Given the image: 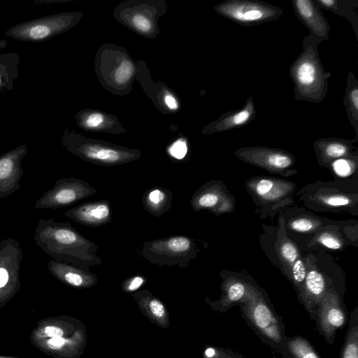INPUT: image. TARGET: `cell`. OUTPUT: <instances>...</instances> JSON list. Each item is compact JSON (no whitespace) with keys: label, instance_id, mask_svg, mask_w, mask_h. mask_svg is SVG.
I'll return each mask as SVG.
<instances>
[{"label":"cell","instance_id":"7402d4cb","mask_svg":"<svg viewBox=\"0 0 358 358\" xmlns=\"http://www.w3.org/2000/svg\"><path fill=\"white\" fill-rule=\"evenodd\" d=\"M296 17L306 26L309 34L319 43L329 38L331 26L313 0H292Z\"/></svg>","mask_w":358,"mask_h":358},{"label":"cell","instance_id":"484cf974","mask_svg":"<svg viewBox=\"0 0 358 358\" xmlns=\"http://www.w3.org/2000/svg\"><path fill=\"white\" fill-rule=\"evenodd\" d=\"M255 115L256 109L253 97L250 96L242 108L222 113L215 120L203 127L201 133L203 135H210L243 127L251 122Z\"/></svg>","mask_w":358,"mask_h":358},{"label":"cell","instance_id":"44dd1931","mask_svg":"<svg viewBox=\"0 0 358 358\" xmlns=\"http://www.w3.org/2000/svg\"><path fill=\"white\" fill-rule=\"evenodd\" d=\"M27 151L24 143L0 156V199L8 197L20 188L22 162Z\"/></svg>","mask_w":358,"mask_h":358},{"label":"cell","instance_id":"5b68a950","mask_svg":"<svg viewBox=\"0 0 358 358\" xmlns=\"http://www.w3.org/2000/svg\"><path fill=\"white\" fill-rule=\"evenodd\" d=\"M239 306L242 317L257 336L287 358H291L285 345V324L264 289L260 287Z\"/></svg>","mask_w":358,"mask_h":358},{"label":"cell","instance_id":"6da1fadb","mask_svg":"<svg viewBox=\"0 0 358 358\" xmlns=\"http://www.w3.org/2000/svg\"><path fill=\"white\" fill-rule=\"evenodd\" d=\"M34 242L44 252L58 262L90 271L101 265L98 246L80 234L69 222L41 218L34 230Z\"/></svg>","mask_w":358,"mask_h":358},{"label":"cell","instance_id":"52a82bcc","mask_svg":"<svg viewBox=\"0 0 358 358\" xmlns=\"http://www.w3.org/2000/svg\"><path fill=\"white\" fill-rule=\"evenodd\" d=\"M245 187L256 206L255 215L261 220L269 217L273 222L277 214L294 205L296 186L292 181L266 176H254L246 180Z\"/></svg>","mask_w":358,"mask_h":358},{"label":"cell","instance_id":"277c9868","mask_svg":"<svg viewBox=\"0 0 358 358\" xmlns=\"http://www.w3.org/2000/svg\"><path fill=\"white\" fill-rule=\"evenodd\" d=\"M94 70L101 85L113 95H129L137 74V63L123 47L105 43L97 49Z\"/></svg>","mask_w":358,"mask_h":358},{"label":"cell","instance_id":"4fadbf2b","mask_svg":"<svg viewBox=\"0 0 358 358\" xmlns=\"http://www.w3.org/2000/svg\"><path fill=\"white\" fill-rule=\"evenodd\" d=\"M342 291L331 287L318 303L315 312L317 329L329 345L334 344L337 330L344 328L348 320Z\"/></svg>","mask_w":358,"mask_h":358},{"label":"cell","instance_id":"4dcf8cb0","mask_svg":"<svg viewBox=\"0 0 358 358\" xmlns=\"http://www.w3.org/2000/svg\"><path fill=\"white\" fill-rule=\"evenodd\" d=\"M320 9L327 10L347 19L351 24L355 35L358 38V1L357 0H313Z\"/></svg>","mask_w":358,"mask_h":358},{"label":"cell","instance_id":"2e32d148","mask_svg":"<svg viewBox=\"0 0 358 358\" xmlns=\"http://www.w3.org/2000/svg\"><path fill=\"white\" fill-rule=\"evenodd\" d=\"M220 276L221 296L212 303L214 310L224 313L235 306L247 301L260 287L247 275L238 272L222 271Z\"/></svg>","mask_w":358,"mask_h":358},{"label":"cell","instance_id":"d6a6232c","mask_svg":"<svg viewBox=\"0 0 358 358\" xmlns=\"http://www.w3.org/2000/svg\"><path fill=\"white\" fill-rule=\"evenodd\" d=\"M20 57L17 53L0 54V90H11L18 77Z\"/></svg>","mask_w":358,"mask_h":358},{"label":"cell","instance_id":"ffe728a7","mask_svg":"<svg viewBox=\"0 0 358 358\" xmlns=\"http://www.w3.org/2000/svg\"><path fill=\"white\" fill-rule=\"evenodd\" d=\"M272 241V244L268 243L271 245L261 244L262 247L263 249L271 247L273 248L266 254L286 277L290 267L302 255V253L297 244L288 236L284 219L280 214L278 215V228L275 229V237Z\"/></svg>","mask_w":358,"mask_h":358},{"label":"cell","instance_id":"3957f363","mask_svg":"<svg viewBox=\"0 0 358 358\" xmlns=\"http://www.w3.org/2000/svg\"><path fill=\"white\" fill-rule=\"evenodd\" d=\"M358 180H317L295 192L308 209L317 212L358 215Z\"/></svg>","mask_w":358,"mask_h":358},{"label":"cell","instance_id":"83f0119b","mask_svg":"<svg viewBox=\"0 0 358 358\" xmlns=\"http://www.w3.org/2000/svg\"><path fill=\"white\" fill-rule=\"evenodd\" d=\"M50 273L58 280L76 287H90L96 282L95 274L80 268L50 259L48 262Z\"/></svg>","mask_w":358,"mask_h":358},{"label":"cell","instance_id":"7a4b0ae2","mask_svg":"<svg viewBox=\"0 0 358 358\" xmlns=\"http://www.w3.org/2000/svg\"><path fill=\"white\" fill-rule=\"evenodd\" d=\"M319 44L310 35L305 36L303 50L289 67L296 101L319 103L326 97L331 73L322 65Z\"/></svg>","mask_w":358,"mask_h":358},{"label":"cell","instance_id":"603a6c76","mask_svg":"<svg viewBox=\"0 0 358 358\" xmlns=\"http://www.w3.org/2000/svg\"><path fill=\"white\" fill-rule=\"evenodd\" d=\"M64 216L85 226L98 227L111 222V205L107 199L88 201L67 210Z\"/></svg>","mask_w":358,"mask_h":358},{"label":"cell","instance_id":"7bdbcfd3","mask_svg":"<svg viewBox=\"0 0 358 358\" xmlns=\"http://www.w3.org/2000/svg\"><path fill=\"white\" fill-rule=\"evenodd\" d=\"M0 358H19V357H13L0 356Z\"/></svg>","mask_w":358,"mask_h":358},{"label":"cell","instance_id":"ac0fdd59","mask_svg":"<svg viewBox=\"0 0 358 358\" xmlns=\"http://www.w3.org/2000/svg\"><path fill=\"white\" fill-rule=\"evenodd\" d=\"M190 206L195 212L207 210L220 216L234 210L236 199L223 181L211 180L194 192Z\"/></svg>","mask_w":358,"mask_h":358},{"label":"cell","instance_id":"74e56055","mask_svg":"<svg viewBox=\"0 0 358 358\" xmlns=\"http://www.w3.org/2000/svg\"><path fill=\"white\" fill-rule=\"evenodd\" d=\"M335 224L349 245L358 246V221L347 220L336 221Z\"/></svg>","mask_w":358,"mask_h":358},{"label":"cell","instance_id":"b9f144b4","mask_svg":"<svg viewBox=\"0 0 358 358\" xmlns=\"http://www.w3.org/2000/svg\"><path fill=\"white\" fill-rule=\"evenodd\" d=\"M149 309L152 314L157 318H162L165 315V309L163 304L156 299L149 300Z\"/></svg>","mask_w":358,"mask_h":358},{"label":"cell","instance_id":"cb8c5ba5","mask_svg":"<svg viewBox=\"0 0 358 358\" xmlns=\"http://www.w3.org/2000/svg\"><path fill=\"white\" fill-rule=\"evenodd\" d=\"M77 125L85 131L120 135L126 133L117 116L101 110L85 108L75 115Z\"/></svg>","mask_w":358,"mask_h":358},{"label":"cell","instance_id":"8fae6325","mask_svg":"<svg viewBox=\"0 0 358 358\" xmlns=\"http://www.w3.org/2000/svg\"><path fill=\"white\" fill-rule=\"evenodd\" d=\"M213 9L223 17L245 27L277 21L284 13L280 7L259 0H226Z\"/></svg>","mask_w":358,"mask_h":358},{"label":"cell","instance_id":"9c48e42d","mask_svg":"<svg viewBox=\"0 0 358 358\" xmlns=\"http://www.w3.org/2000/svg\"><path fill=\"white\" fill-rule=\"evenodd\" d=\"M168 10L165 0H126L113 10L115 20L147 39L155 38L160 32L159 20Z\"/></svg>","mask_w":358,"mask_h":358},{"label":"cell","instance_id":"e575fe53","mask_svg":"<svg viewBox=\"0 0 358 358\" xmlns=\"http://www.w3.org/2000/svg\"><path fill=\"white\" fill-rule=\"evenodd\" d=\"M327 169L335 179L357 180L352 179V176L357 178L358 155L336 159L329 166Z\"/></svg>","mask_w":358,"mask_h":358},{"label":"cell","instance_id":"8992f818","mask_svg":"<svg viewBox=\"0 0 358 358\" xmlns=\"http://www.w3.org/2000/svg\"><path fill=\"white\" fill-rule=\"evenodd\" d=\"M61 143L66 150L82 160L104 166L128 164L141 156L138 149L88 138L70 128L64 130Z\"/></svg>","mask_w":358,"mask_h":358},{"label":"cell","instance_id":"d6986e66","mask_svg":"<svg viewBox=\"0 0 358 358\" xmlns=\"http://www.w3.org/2000/svg\"><path fill=\"white\" fill-rule=\"evenodd\" d=\"M137 63L136 80L141 85L148 98L155 108L164 115L176 114L182 108L178 94L164 83L152 80L146 62L139 59Z\"/></svg>","mask_w":358,"mask_h":358},{"label":"cell","instance_id":"60d3db41","mask_svg":"<svg viewBox=\"0 0 358 358\" xmlns=\"http://www.w3.org/2000/svg\"><path fill=\"white\" fill-rule=\"evenodd\" d=\"M145 278L141 275H136L125 280L123 287L128 292H133L141 287L145 282Z\"/></svg>","mask_w":358,"mask_h":358},{"label":"cell","instance_id":"f35d334b","mask_svg":"<svg viewBox=\"0 0 358 358\" xmlns=\"http://www.w3.org/2000/svg\"><path fill=\"white\" fill-rule=\"evenodd\" d=\"M189 148L188 139L182 136L171 142L166 150L171 159L180 161L187 157Z\"/></svg>","mask_w":358,"mask_h":358},{"label":"cell","instance_id":"8d00e7d4","mask_svg":"<svg viewBox=\"0 0 358 358\" xmlns=\"http://www.w3.org/2000/svg\"><path fill=\"white\" fill-rule=\"evenodd\" d=\"M307 268L305 256L301 255L290 267L286 278L292 282L298 299L299 298L305 282Z\"/></svg>","mask_w":358,"mask_h":358},{"label":"cell","instance_id":"4316f807","mask_svg":"<svg viewBox=\"0 0 358 358\" xmlns=\"http://www.w3.org/2000/svg\"><path fill=\"white\" fill-rule=\"evenodd\" d=\"M357 139L347 140L341 138H319L313 144L319 165L328 169L335 160L357 155L354 143Z\"/></svg>","mask_w":358,"mask_h":358},{"label":"cell","instance_id":"5bb4252c","mask_svg":"<svg viewBox=\"0 0 358 358\" xmlns=\"http://www.w3.org/2000/svg\"><path fill=\"white\" fill-rule=\"evenodd\" d=\"M97 192L88 182L68 177L56 180L55 185L46 191L34 206V209H57L72 205Z\"/></svg>","mask_w":358,"mask_h":358},{"label":"cell","instance_id":"d4e9b609","mask_svg":"<svg viewBox=\"0 0 358 358\" xmlns=\"http://www.w3.org/2000/svg\"><path fill=\"white\" fill-rule=\"evenodd\" d=\"M284 219L286 231L310 235L311 236L321 228L335 224L336 221L315 215L310 210L294 207L280 213Z\"/></svg>","mask_w":358,"mask_h":358},{"label":"cell","instance_id":"ab89813d","mask_svg":"<svg viewBox=\"0 0 358 358\" xmlns=\"http://www.w3.org/2000/svg\"><path fill=\"white\" fill-rule=\"evenodd\" d=\"M206 358H245L238 352L228 348H207L204 352Z\"/></svg>","mask_w":358,"mask_h":358},{"label":"cell","instance_id":"30bf717a","mask_svg":"<svg viewBox=\"0 0 358 358\" xmlns=\"http://www.w3.org/2000/svg\"><path fill=\"white\" fill-rule=\"evenodd\" d=\"M83 17L84 13L81 11H68L41 17L10 27L6 35L23 41H44L74 27Z\"/></svg>","mask_w":358,"mask_h":358},{"label":"cell","instance_id":"d590c367","mask_svg":"<svg viewBox=\"0 0 358 358\" xmlns=\"http://www.w3.org/2000/svg\"><path fill=\"white\" fill-rule=\"evenodd\" d=\"M285 345L291 358H321L314 346L303 336H286Z\"/></svg>","mask_w":358,"mask_h":358},{"label":"cell","instance_id":"ba28073f","mask_svg":"<svg viewBox=\"0 0 358 358\" xmlns=\"http://www.w3.org/2000/svg\"><path fill=\"white\" fill-rule=\"evenodd\" d=\"M207 245L203 241L187 236L176 235L143 242L136 248V253L160 267L185 268Z\"/></svg>","mask_w":358,"mask_h":358},{"label":"cell","instance_id":"f1b7e54d","mask_svg":"<svg viewBox=\"0 0 358 358\" xmlns=\"http://www.w3.org/2000/svg\"><path fill=\"white\" fill-rule=\"evenodd\" d=\"M348 245V242L335 224L321 228L311 236L307 243V248L313 250L326 249L341 251Z\"/></svg>","mask_w":358,"mask_h":358},{"label":"cell","instance_id":"836d02e7","mask_svg":"<svg viewBox=\"0 0 358 358\" xmlns=\"http://www.w3.org/2000/svg\"><path fill=\"white\" fill-rule=\"evenodd\" d=\"M340 358H358V307L350 314L348 331L341 350Z\"/></svg>","mask_w":358,"mask_h":358},{"label":"cell","instance_id":"9a60e30c","mask_svg":"<svg viewBox=\"0 0 358 358\" xmlns=\"http://www.w3.org/2000/svg\"><path fill=\"white\" fill-rule=\"evenodd\" d=\"M22 249L13 238L0 241V303L13 297L20 287L19 279Z\"/></svg>","mask_w":358,"mask_h":358},{"label":"cell","instance_id":"1f68e13d","mask_svg":"<svg viewBox=\"0 0 358 358\" xmlns=\"http://www.w3.org/2000/svg\"><path fill=\"white\" fill-rule=\"evenodd\" d=\"M343 103L348 118L355 132V139H358V81L355 74L350 71L347 77Z\"/></svg>","mask_w":358,"mask_h":358},{"label":"cell","instance_id":"f546056e","mask_svg":"<svg viewBox=\"0 0 358 358\" xmlns=\"http://www.w3.org/2000/svg\"><path fill=\"white\" fill-rule=\"evenodd\" d=\"M173 194L169 189L155 186L148 189L143 194V208L151 215L159 217L169 211L172 205Z\"/></svg>","mask_w":358,"mask_h":358},{"label":"cell","instance_id":"e0dca14e","mask_svg":"<svg viewBox=\"0 0 358 358\" xmlns=\"http://www.w3.org/2000/svg\"><path fill=\"white\" fill-rule=\"evenodd\" d=\"M307 273L299 301L304 306L312 320L315 319L318 303L331 287H336L335 282L319 267L313 254L305 255Z\"/></svg>","mask_w":358,"mask_h":358},{"label":"cell","instance_id":"7c38bea8","mask_svg":"<svg viewBox=\"0 0 358 358\" xmlns=\"http://www.w3.org/2000/svg\"><path fill=\"white\" fill-rule=\"evenodd\" d=\"M235 156L241 161L272 174L290 177L297 173L295 157L289 152L266 146H248L237 149Z\"/></svg>","mask_w":358,"mask_h":358}]
</instances>
